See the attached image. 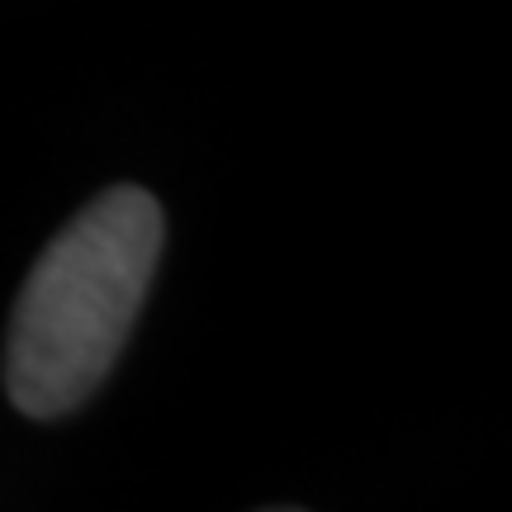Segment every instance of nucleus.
<instances>
[{"label":"nucleus","instance_id":"f03ea898","mask_svg":"<svg viewBox=\"0 0 512 512\" xmlns=\"http://www.w3.org/2000/svg\"><path fill=\"white\" fill-rule=\"evenodd\" d=\"M261 512H299V508H261Z\"/></svg>","mask_w":512,"mask_h":512},{"label":"nucleus","instance_id":"f257e3e1","mask_svg":"<svg viewBox=\"0 0 512 512\" xmlns=\"http://www.w3.org/2000/svg\"><path fill=\"white\" fill-rule=\"evenodd\" d=\"M162 256V204L105 190L38 256L15 304L5 384L19 413L57 418L95 394L138 323Z\"/></svg>","mask_w":512,"mask_h":512}]
</instances>
